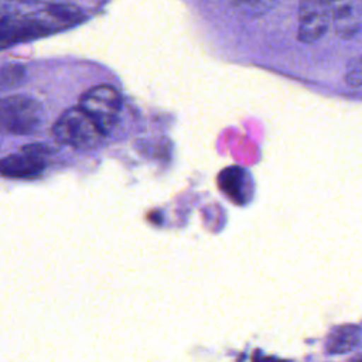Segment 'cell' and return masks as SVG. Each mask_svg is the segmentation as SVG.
Listing matches in <instances>:
<instances>
[{
	"label": "cell",
	"mask_w": 362,
	"mask_h": 362,
	"mask_svg": "<svg viewBox=\"0 0 362 362\" xmlns=\"http://www.w3.org/2000/svg\"><path fill=\"white\" fill-rule=\"evenodd\" d=\"M81 20V11L69 4H51L30 14L0 16V48L64 30Z\"/></svg>",
	"instance_id": "6da1fadb"
},
{
	"label": "cell",
	"mask_w": 362,
	"mask_h": 362,
	"mask_svg": "<svg viewBox=\"0 0 362 362\" xmlns=\"http://www.w3.org/2000/svg\"><path fill=\"white\" fill-rule=\"evenodd\" d=\"M52 136L61 144L83 151L99 147L105 137L96 123L79 106L61 113L52 126Z\"/></svg>",
	"instance_id": "7a4b0ae2"
},
{
	"label": "cell",
	"mask_w": 362,
	"mask_h": 362,
	"mask_svg": "<svg viewBox=\"0 0 362 362\" xmlns=\"http://www.w3.org/2000/svg\"><path fill=\"white\" fill-rule=\"evenodd\" d=\"M44 119L41 103L25 95L0 98V133L25 136L37 132Z\"/></svg>",
	"instance_id": "3957f363"
},
{
	"label": "cell",
	"mask_w": 362,
	"mask_h": 362,
	"mask_svg": "<svg viewBox=\"0 0 362 362\" xmlns=\"http://www.w3.org/2000/svg\"><path fill=\"white\" fill-rule=\"evenodd\" d=\"M106 136L117 122L122 98L116 88L107 83L96 85L82 93L78 105Z\"/></svg>",
	"instance_id": "277c9868"
},
{
	"label": "cell",
	"mask_w": 362,
	"mask_h": 362,
	"mask_svg": "<svg viewBox=\"0 0 362 362\" xmlns=\"http://www.w3.org/2000/svg\"><path fill=\"white\" fill-rule=\"evenodd\" d=\"M331 24L328 0H298L297 38L303 44L318 42Z\"/></svg>",
	"instance_id": "5b68a950"
},
{
	"label": "cell",
	"mask_w": 362,
	"mask_h": 362,
	"mask_svg": "<svg viewBox=\"0 0 362 362\" xmlns=\"http://www.w3.org/2000/svg\"><path fill=\"white\" fill-rule=\"evenodd\" d=\"M48 147L44 144H28L17 154H10L0 160V174L10 178H34L45 168L44 157Z\"/></svg>",
	"instance_id": "8992f818"
},
{
	"label": "cell",
	"mask_w": 362,
	"mask_h": 362,
	"mask_svg": "<svg viewBox=\"0 0 362 362\" xmlns=\"http://www.w3.org/2000/svg\"><path fill=\"white\" fill-rule=\"evenodd\" d=\"M331 24L342 40L354 38L362 25V0H328Z\"/></svg>",
	"instance_id": "52a82bcc"
},
{
	"label": "cell",
	"mask_w": 362,
	"mask_h": 362,
	"mask_svg": "<svg viewBox=\"0 0 362 362\" xmlns=\"http://www.w3.org/2000/svg\"><path fill=\"white\" fill-rule=\"evenodd\" d=\"M218 185L219 189L228 197V199L236 205L249 202L253 194L249 173L239 165L223 168L218 175Z\"/></svg>",
	"instance_id": "ba28073f"
},
{
	"label": "cell",
	"mask_w": 362,
	"mask_h": 362,
	"mask_svg": "<svg viewBox=\"0 0 362 362\" xmlns=\"http://www.w3.org/2000/svg\"><path fill=\"white\" fill-rule=\"evenodd\" d=\"M361 338L362 331L359 327L351 324L338 325L328 334L325 341V351L334 355L348 354L361 344Z\"/></svg>",
	"instance_id": "9c48e42d"
},
{
	"label": "cell",
	"mask_w": 362,
	"mask_h": 362,
	"mask_svg": "<svg viewBox=\"0 0 362 362\" xmlns=\"http://www.w3.org/2000/svg\"><path fill=\"white\" fill-rule=\"evenodd\" d=\"M27 79L25 66L21 64H6L0 66V92L20 88Z\"/></svg>",
	"instance_id": "30bf717a"
},
{
	"label": "cell",
	"mask_w": 362,
	"mask_h": 362,
	"mask_svg": "<svg viewBox=\"0 0 362 362\" xmlns=\"http://www.w3.org/2000/svg\"><path fill=\"white\" fill-rule=\"evenodd\" d=\"M230 3L242 16L256 18L269 13L277 0H230Z\"/></svg>",
	"instance_id": "8fae6325"
},
{
	"label": "cell",
	"mask_w": 362,
	"mask_h": 362,
	"mask_svg": "<svg viewBox=\"0 0 362 362\" xmlns=\"http://www.w3.org/2000/svg\"><path fill=\"white\" fill-rule=\"evenodd\" d=\"M345 82L351 88H361L362 86V57L354 59L345 72Z\"/></svg>",
	"instance_id": "7c38bea8"
},
{
	"label": "cell",
	"mask_w": 362,
	"mask_h": 362,
	"mask_svg": "<svg viewBox=\"0 0 362 362\" xmlns=\"http://www.w3.org/2000/svg\"><path fill=\"white\" fill-rule=\"evenodd\" d=\"M253 362H291V361L280 359V358H274V356H267V355H263L260 351H256L253 354Z\"/></svg>",
	"instance_id": "4fadbf2b"
},
{
	"label": "cell",
	"mask_w": 362,
	"mask_h": 362,
	"mask_svg": "<svg viewBox=\"0 0 362 362\" xmlns=\"http://www.w3.org/2000/svg\"><path fill=\"white\" fill-rule=\"evenodd\" d=\"M348 362H362V356H356V358H352V359H349Z\"/></svg>",
	"instance_id": "5bb4252c"
},
{
	"label": "cell",
	"mask_w": 362,
	"mask_h": 362,
	"mask_svg": "<svg viewBox=\"0 0 362 362\" xmlns=\"http://www.w3.org/2000/svg\"><path fill=\"white\" fill-rule=\"evenodd\" d=\"M16 1H37V0H16Z\"/></svg>",
	"instance_id": "9a60e30c"
}]
</instances>
